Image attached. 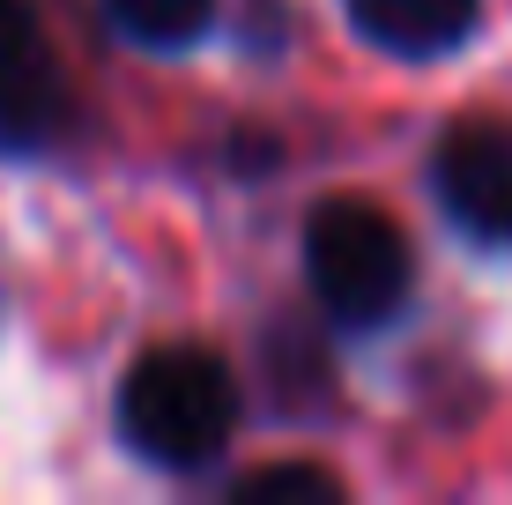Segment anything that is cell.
<instances>
[{
	"label": "cell",
	"instance_id": "6da1fadb",
	"mask_svg": "<svg viewBox=\"0 0 512 505\" xmlns=\"http://www.w3.org/2000/svg\"><path fill=\"white\" fill-rule=\"evenodd\" d=\"M238 431V379L223 357H208L201 342H164L141 350L119 379V439L141 461L193 476L231 446Z\"/></svg>",
	"mask_w": 512,
	"mask_h": 505
},
{
	"label": "cell",
	"instance_id": "7a4b0ae2",
	"mask_svg": "<svg viewBox=\"0 0 512 505\" xmlns=\"http://www.w3.org/2000/svg\"><path fill=\"white\" fill-rule=\"evenodd\" d=\"M409 238L386 208L342 194V201H320L305 223V283L312 298L327 305V320L342 327H386L401 305H409Z\"/></svg>",
	"mask_w": 512,
	"mask_h": 505
},
{
	"label": "cell",
	"instance_id": "3957f363",
	"mask_svg": "<svg viewBox=\"0 0 512 505\" xmlns=\"http://www.w3.org/2000/svg\"><path fill=\"white\" fill-rule=\"evenodd\" d=\"M431 186L475 246H512V119L475 112L438 134Z\"/></svg>",
	"mask_w": 512,
	"mask_h": 505
},
{
	"label": "cell",
	"instance_id": "277c9868",
	"mask_svg": "<svg viewBox=\"0 0 512 505\" xmlns=\"http://www.w3.org/2000/svg\"><path fill=\"white\" fill-rule=\"evenodd\" d=\"M75 97H67L60 52L38 30L30 0H0V149L38 156L67 134Z\"/></svg>",
	"mask_w": 512,
	"mask_h": 505
},
{
	"label": "cell",
	"instance_id": "5b68a950",
	"mask_svg": "<svg viewBox=\"0 0 512 505\" xmlns=\"http://www.w3.org/2000/svg\"><path fill=\"white\" fill-rule=\"evenodd\" d=\"M342 8L379 52H394V60H438V52H453L475 30L483 0H342Z\"/></svg>",
	"mask_w": 512,
	"mask_h": 505
},
{
	"label": "cell",
	"instance_id": "8992f818",
	"mask_svg": "<svg viewBox=\"0 0 512 505\" xmlns=\"http://www.w3.org/2000/svg\"><path fill=\"white\" fill-rule=\"evenodd\" d=\"M104 15L134 45H193L216 15V0H104Z\"/></svg>",
	"mask_w": 512,
	"mask_h": 505
},
{
	"label": "cell",
	"instance_id": "52a82bcc",
	"mask_svg": "<svg viewBox=\"0 0 512 505\" xmlns=\"http://www.w3.org/2000/svg\"><path fill=\"white\" fill-rule=\"evenodd\" d=\"M238 498H312V505H327V498H342V483L327 476V468H312V461H282V468H253V476H238Z\"/></svg>",
	"mask_w": 512,
	"mask_h": 505
}]
</instances>
